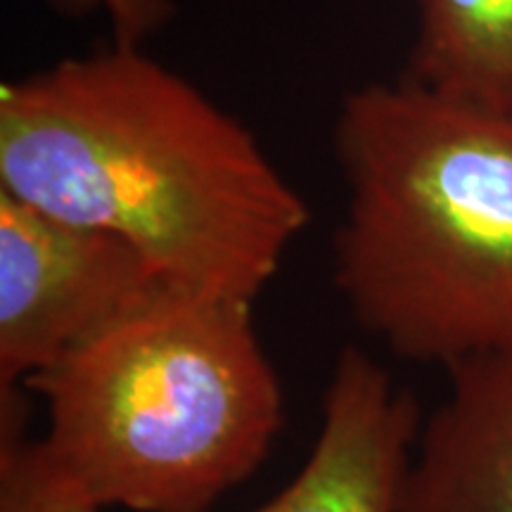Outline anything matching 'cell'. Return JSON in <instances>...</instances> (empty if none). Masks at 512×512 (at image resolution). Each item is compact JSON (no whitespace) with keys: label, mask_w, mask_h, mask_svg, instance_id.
Instances as JSON below:
<instances>
[{"label":"cell","mask_w":512,"mask_h":512,"mask_svg":"<svg viewBox=\"0 0 512 512\" xmlns=\"http://www.w3.org/2000/svg\"><path fill=\"white\" fill-rule=\"evenodd\" d=\"M0 190L117 235L166 287L249 304L311 219L235 114L114 41L3 83Z\"/></svg>","instance_id":"cell-1"},{"label":"cell","mask_w":512,"mask_h":512,"mask_svg":"<svg viewBox=\"0 0 512 512\" xmlns=\"http://www.w3.org/2000/svg\"><path fill=\"white\" fill-rule=\"evenodd\" d=\"M335 285L392 354L453 366L512 347V110L399 76L344 95Z\"/></svg>","instance_id":"cell-2"},{"label":"cell","mask_w":512,"mask_h":512,"mask_svg":"<svg viewBox=\"0 0 512 512\" xmlns=\"http://www.w3.org/2000/svg\"><path fill=\"white\" fill-rule=\"evenodd\" d=\"M27 387L36 475L98 508L207 512L259 470L285 418L252 304L162 285Z\"/></svg>","instance_id":"cell-3"},{"label":"cell","mask_w":512,"mask_h":512,"mask_svg":"<svg viewBox=\"0 0 512 512\" xmlns=\"http://www.w3.org/2000/svg\"><path fill=\"white\" fill-rule=\"evenodd\" d=\"M164 283L107 230L0 190V387H22Z\"/></svg>","instance_id":"cell-4"},{"label":"cell","mask_w":512,"mask_h":512,"mask_svg":"<svg viewBox=\"0 0 512 512\" xmlns=\"http://www.w3.org/2000/svg\"><path fill=\"white\" fill-rule=\"evenodd\" d=\"M420 425L415 396L366 351L344 349L304 467L252 512H399Z\"/></svg>","instance_id":"cell-5"},{"label":"cell","mask_w":512,"mask_h":512,"mask_svg":"<svg viewBox=\"0 0 512 512\" xmlns=\"http://www.w3.org/2000/svg\"><path fill=\"white\" fill-rule=\"evenodd\" d=\"M422 420L399 512H512V347L446 368Z\"/></svg>","instance_id":"cell-6"},{"label":"cell","mask_w":512,"mask_h":512,"mask_svg":"<svg viewBox=\"0 0 512 512\" xmlns=\"http://www.w3.org/2000/svg\"><path fill=\"white\" fill-rule=\"evenodd\" d=\"M403 79L444 98L512 110V0H415Z\"/></svg>","instance_id":"cell-7"},{"label":"cell","mask_w":512,"mask_h":512,"mask_svg":"<svg viewBox=\"0 0 512 512\" xmlns=\"http://www.w3.org/2000/svg\"><path fill=\"white\" fill-rule=\"evenodd\" d=\"M57 494L27 456V406L19 387H0V512H100Z\"/></svg>","instance_id":"cell-8"},{"label":"cell","mask_w":512,"mask_h":512,"mask_svg":"<svg viewBox=\"0 0 512 512\" xmlns=\"http://www.w3.org/2000/svg\"><path fill=\"white\" fill-rule=\"evenodd\" d=\"M62 15H102L112 29V41L124 46H147L150 38L169 27L176 17V0H46Z\"/></svg>","instance_id":"cell-9"}]
</instances>
